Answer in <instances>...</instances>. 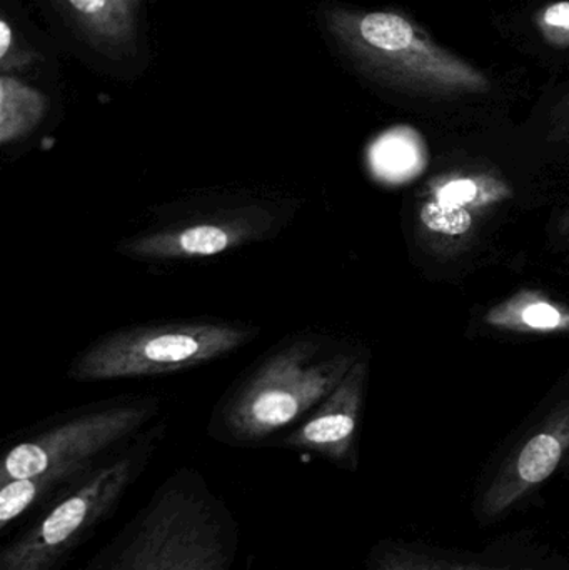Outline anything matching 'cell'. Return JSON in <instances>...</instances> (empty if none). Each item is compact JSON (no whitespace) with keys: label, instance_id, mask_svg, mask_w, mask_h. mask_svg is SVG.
<instances>
[{"label":"cell","instance_id":"cell-20","mask_svg":"<svg viewBox=\"0 0 569 570\" xmlns=\"http://www.w3.org/2000/svg\"><path fill=\"white\" fill-rule=\"evenodd\" d=\"M558 142H569V132L561 136L560 139H558Z\"/></svg>","mask_w":569,"mask_h":570},{"label":"cell","instance_id":"cell-8","mask_svg":"<svg viewBox=\"0 0 569 570\" xmlns=\"http://www.w3.org/2000/svg\"><path fill=\"white\" fill-rule=\"evenodd\" d=\"M569 451V399L520 445L481 501V515L493 521L543 484Z\"/></svg>","mask_w":569,"mask_h":570},{"label":"cell","instance_id":"cell-1","mask_svg":"<svg viewBox=\"0 0 569 570\" xmlns=\"http://www.w3.org/2000/svg\"><path fill=\"white\" fill-rule=\"evenodd\" d=\"M237 531L190 471L173 475L87 570H229Z\"/></svg>","mask_w":569,"mask_h":570},{"label":"cell","instance_id":"cell-3","mask_svg":"<svg viewBox=\"0 0 569 570\" xmlns=\"http://www.w3.org/2000/svg\"><path fill=\"white\" fill-rule=\"evenodd\" d=\"M157 412L154 399L82 412L13 445L0 469V525L79 484L97 459L133 438Z\"/></svg>","mask_w":569,"mask_h":570},{"label":"cell","instance_id":"cell-7","mask_svg":"<svg viewBox=\"0 0 569 570\" xmlns=\"http://www.w3.org/2000/svg\"><path fill=\"white\" fill-rule=\"evenodd\" d=\"M279 226L276 207L253 200L159 224L124 240L119 250L149 263L210 259L266 239Z\"/></svg>","mask_w":569,"mask_h":570},{"label":"cell","instance_id":"cell-19","mask_svg":"<svg viewBox=\"0 0 569 570\" xmlns=\"http://www.w3.org/2000/svg\"><path fill=\"white\" fill-rule=\"evenodd\" d=\"M569 132V94L553 110V134L551 140H558Z\"/></svg>","mask_w":569,"mask_h":570},{"label":"cell","instance_id":"cell-10","mask_svg":"<svg viewBox=\"0 0 569 570\" xmlns=\"http://www.w3.org/2000/svg\"><path fill=\"white\" fill-rule=\"evenodd\" d=\"M67 20L94 49L122 57L134 49L136 20L130 0H57Z\"/></svg>","mask_w":569,"mask_h":570},{"label":"cell","instance_id":"cell-16","mask_svg":"<svg viewBox=\"0 0 569 570\" xmlns=\"http://www.w3.org/2000/svg\"><path fill=\"white\" fill-rule=\"evenodd\" d=\"M541 39L555 49H569V0H555L534 13Z\"/></svg>","mask_w":569,"mask_h":570},{"label":"cell","instance_id":"cell-13","mask_svg":"<svg viewBox=\"0 0 569 570\" xmlns=\"http://www.w3.org/2000/svg\"><path fill=\"white\" fill-rule=\"evenodd\" d=\"M46 99L39 90L16 77H0V140L17 142L36 130L46 114Z\"/></svg>","mask_w":569,"mask_h":570},{"label":"cell","instance_id":"cell-9","mask_svg":"<svg viewBox=\"0 0 569 570\" xmlns=\"http://www.w3.org/2000/svg\"><path fill=\"white\" fill-rule=\"evenodd\" d=\"M367 362L357 358L333 392L284 439V445L344 462L356 441Z\"/></svg>","mask_w":569,"mask_h":570},{"label":"cell","instance_id":"cell-17","mask_svg":"<svg viewBox=\"0 0 569 570\" xmlns=\"http://www.w3.org/2000/svg\"><path fill=\"white\" fill-rule=\"evenodd\" d=\"M376 570H461V566L394 549V551L384 552L377 559Z\"/></svg>","mask_w":569,"mask_h":570},{"label":"cell","instance_id":"cell-4","mask_svg":"<svg viewBox=\"0 0 569 570\" xmlns=\"http://www.w3.org/2000/svg\"><path fill=\"white\" fill-rule=\"evenodd\" d=\"M357 361L323 338L304 335L264 358L220 409V431L241 444H253L313 412Z\"/></svg>","mask_w":569,"mask_h":570},{"label":"cell","instance_id":"cell-14","mask_svg":"<svg viewBox=\"0 0 569 570\" xmlns=\"http://www.w3.org/2000/svg\"><path fill=\"white\" fill-rule=\"evenodd\" d=\"M414 149L400 140H386V142L377 146L376 150L371 154V164L373 169L376 170V176L383 180H391V183H400V180L410 179L414 174L420 170L421 156Z\"/></svg>","mask_w":569,"mask_h":570},{"label":"cell","instance_id":"cell-2","mask_svg":"<svg viewBox=\"0 0 569 570\" xmlns=\"http://www.w3.org/2000/svg\"><path fill=\"white\" fill-rule=\"evenodd\" d=\"M323 17L337 49L361 73L387 89L431 99L491 90V79L480 67L440 46L404 13L334 6Z\"/></svg>","mask_w":569,"mask_h":570},{"label":"cell","instance_id":"cell-21","mask_svg":"<svg viewBox=\"0 0 569 570\" xmlns=\"http://www.w3.org/2000/svg\"><path fill=\"white\" fill-rule=\"evenodd\" d=\"M461 570H483V569L468 568V566H461Z\"/></svg>","mask_w":569,"mask_h":570},{"label":"cell","instance_id":"cell-15","mask_svg":"<svg viewBox=\"0 0 569 570\" xmlns=\"http://www.w3.org/2000/svg\"><path fill=\"white\" fill-rule=\"evenodd\" d=\"M420 223L434 236L444 237V239H461L473 229L474 216L471 210L441 206L433 200H428L420 209Z\"/></svg>","mask_w":569,"mask_h":570},{"label":"cell","instance_id":"cell-5","mask_svg":"<svg viewBox=\"0 0 569 570\" xmlns=\"http://www.w3.org/2000/svg\"><path fill=\"white\" fill-rule=\"evenodd\" d=\"M254 328L219 321H174L119 328L77 355V382L149 377L199 367L253 341Z\"/></svg>","mask_w":569,"mask_h":570},{"label":"cell","instance_id":"cell-18","mask_svg":"<svg viewBox=\"0 0 569 570\" xmlns=\"http://www.w3.org/2000/svg\"><path fill=\"white\" fill-rule=\"evenodd\" d=\"M30 60H32V52L23 49L22 43L17 39L16 30L3 19L0 22V66L3 72L22 69L29 66Z\"/></svg>","mask_w":569,"mask_h":570},{"label":"cell","instance_id":"cell-11","mask_svg":"<svg viewBox=\"0 0 569 570\" xmlns=\"http://www.w3.org/2000/svg\"><path fill=\"white\" fill-rule=\"evenodd\" d=\"M484 322L498 331L558 334L569 332V307L543 292L524 288L491 307Z\"/></svg>","mask_w":569,"mask_h":570},{"label":"cell","instance_id":"cell-12","mask_svg":"<svg viewBox=\"0 0 569 570\" xmlns=\"http://www.w3.org/2000/svg\"><path fill=\"white\" fill-rule=\"evenodd\" d=\"M511 197V187L491 174H458L436 180L430 190V200L433 203L471 213L497 206Z\"/></svg>","mask_w":569,"mask_h":570},{"label":"cell","instance_id":"cell-6","mask_svg":"<svg viewBox=\"0 0 569 570\" xmlns=\"http://www.w3.org/2000/svg\"><path fill=\"white\" fill-rule=\"evenodd\" d=\"M153 439L104 462L56 498L39 521L17 535L0 554V570H53L99 525L136 481L153 451Z\"/></svg>","mask_w":569,"mask_h":570}]
</instances>
